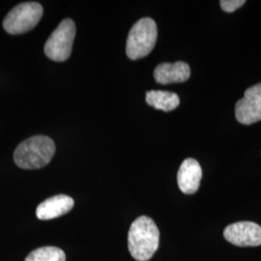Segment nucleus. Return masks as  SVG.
<instances>
[{
    "label": "nucleus",
    "mask_w": 261,
    "mask_h": 261,
    "mask_svg": "<svg viewBox=\"0 0 261 261\" xmlns=\"http://www.w3.org/2000/svg\"><path fill=\"white\" fill-rule=\"evenodd\" d=\"M159 243L158 226L149 217H139L130 224L128 233V248L136 260H149L158 250Z\"/></svg>",
    "instance_id": "1"
},
{
    "label": "nucleus",
    "mask_w": 261,
    "mask_h": 261,
    "mask_svg": "<svg viewBox=\"0 0 261 261\" xmlns=\"http://www.w3.org/2000/svg\"><path fill=\"white\" fill-rule=\"evenodd\" d=\"M55 152L54 140L45 136H35L19 143L14 153V161L20 168L38 169L47 166Z\"/></svg>",
    "instance_id": "2"
},
{
    "label": "nucleus",
    "mask_w": 261,
    "mask_h": 261,
    "mask_svg": "<svg viewBox=\"0 0 261 261\" xmlns=\"http://www.w3.org/2000/svg\"><path fill=\"white\" fill-rule=\"evenodd\" d=\"M158 36L154 19L142 18L130 28L126 44V54L132 60L148 56L155 47Z\"/></svg>",
    "instance_id": "3"
},
{
    "label": "nucleus",
    "mask_w": 261,
    "mask_h": 261,
    "mask_svg": "<svg viewBox=\"0 0 261 261\" xmlns=\"http://www.w3.org/2000/svg\"><path fill=\"white\" fill-rule=\"evenodd\" d=\"M43 7L38 2H24L10 11L3 20V28L9 34H21L33 29L43 16Z\"/></svg>",
    "instance_id": "4"
},
{
    "label": "nucleus",
    "mask_w": 261,
    "mask_h": 261,
    "mask_svg": "<svg viewBox=\"0 0 261 261\" xmlns=\"http://www.w3.org/2000/svg\"><path fill=\"white\" fill-rule=\"evenodd\" d=\"M75 36V22L71 19H63L46 42V56L57 62L66 61L71 56Z\"/></svg>",
    "instance_id": "5"
},
{
    "label": "nucleus",
    "mask_w": 261,
    "mask_h": 261,
    "mask_svg": "<svg viewBox=\"0 0 261 261\" xmlns=\"http://www.w3.org/2000/svg\"><path fill=\"white\" fill-rule=\"evenodd\" d=\"M236 119L245 125L261 120V84L249 87L235 106Z\"/></svg>",
    "instance_id": "6"
},
{
    "label": "nucleus",
    "mask_w": 261,
    "mask_h": 261,
    "mask_svg": "<svg viewBox=\"0 0 261 261\" xmlns=\"http://www.w3.org/2000/svg\"><path fill=\"white\" fill-rule=\"evenodd\" d=\"M224 236L238 247H257L261 245V226L252 222L234 223L225 227Z\"/></svg>",
    "instance_id": "7"
},
{
    "label": "nucleus",
    "mask_w": 261,
    "mask_h": 261,
    "mask_svg": "<svg viewBox=\"0 0 261 261\" xmlns=\"http://www.w3.org/2000/svg\"><path fill=\"white\" fill-rule=\"evenodd\" d=\"M202 169L195 159H186L178 170L177 182L179 189L186 195L195 194L200 186Z\"/></svg>",
    "instance_id": "8"
},
{
    "label": "nucleus",
    "mask_w": 261,
    "mask_h": 261,
    "mask_svg": "<svg viewBox=\"0 0 261 261\" xmlns=\"http://www.w3.org/2000/svg\"><path fill=\"white\" fill-rule=\"evenodd\" d=\"M74 204L75 202L72 197L65 195H57L48 197L40 203L36 210V215L39 220L43 221L56 219L71 211Z\"/></svg>",
    "instance_id": "9"
},
{
    "label": "nucleus",
    "mask_w": 261,
    "mask_h": 261,
    "mask_svg": "<svg viewBox=\"0 0 261 261\" xmlns=\"http://www.w3.org/2000/svg\"><path fill=\"white\" fill-rule=\"evenodd\" d=\"M191 75L190 66L186 62L162 63L156 67L154 77L158 84H169L185 83Z\"/></svg>",
    "instance_id": "10"
},
{
    "label": "nucleus",
    "mask_w": 261,
    "mask_h": 261,
    "mask_svg": "<svg viewBox=\"0 0 261 261\" xmlns=\"http://www.w3.org/2000/svg\"><path fill=\"white\" fill-rule=\"evenodd\" d=\"M146 103L156 110L171 112L179 106L180 99L177 94L172 92L151 90L146 93Z\"/></svg>",
    "instance_id": "11"
},
{
    "label": "nucleus",
    "mask_w": 261,
    "mask_h": 261,
    "mask_svg": "<svg viewBox=\"0 0 261 261\" xmlns=\"http://www.w3.org/2000/svg\"><path fill=\"white\" fill-rule=\"evenodd\" d=\"M25 261H66L65 252L57 247H42L30 252Z\"/></svg>",
    "instance_id": "12"
},
{
    "label": "nucleus",
    "mask_w": 261,
    "mask_h": 261,
    "mask_svg": "<svg viewBox=\"0 0 261 261\" xmlns=\"http://www.w3.org/2000/svg\"><path fill=\"white\" fill-rule=\"evenodd\" d=\"M245 3V0H222L220 2L222 9L226 13H232L235 10L242 7Z\"/></svg>",
    "instance_id": "13"
}]
</instances>
